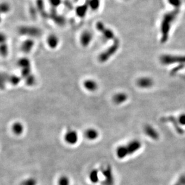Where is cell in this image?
I'll list each match as a JSON object with an SVG mask.
<instances>
[{"label": "cell", "instance_id": "1", "mask_svg": "<svg viewBox=\"0 0 185 185\" xmlns=\"http://www.w3.org/2000/svg\"><path fill=\"white\" fill-rule=\"evenodd\" d=\"M142 146V143L139 140L135 139L130 141L125 145H121L116 150V156L123 159L129 155H132L139 150Z\"/></svg>", "mask_w": 185, "mask_h": 185}, {"label": "cell", "instance_id": "2", "mask_svg": "<svg viewBox=\"0 0 185 185\" xmlns=\"http://www.w3.org/2000/svg\"><path fill=\"white\" fill-rule=\"evenodd\" d=\"M178 10H174L171 12L166 13L162 19L161 22V34H162V41L165 42L167 40L168 37L169 32L171 27V24L174 21L178 15Z\"/></svg>", "mask_w": 185, "mask_h": 185}, {"label": "cell", "instance_id": "3", "mask_svg": "<svg viewBox=\"0 0 185 185\" xmlns=\"http://www.w3.org/2000/svg\"><path fill=\"white\" fill-rule=\"evenodd\" d=\"M120 46V41L117 38L114 40L113 43L108 47L107 49L103 51L98 56V60L100 63H104L110 59L118 50Z\"/></svg>", "mask_w": 185, "mask_h": 185}, {"label": "cell", "instance_id": "4", "mask_svg": "<svg viewBox=\"0 0 185 185\" xmlns=\"http://www.w3.org/2000/svg\"><path fill=\"white\" fill-rule=\"evenodd\" d=\"M100 171L103 177V185H114V178L111 165H106L101 167Z\"/></svg>", "mask_w": 185, "mask_h": 185}, {"label": "cell", "instance_id": "5", "mask_svg": "<svg viewBox=\"0 0 185 185\" xmlns=\"http://www.w3.org/2000/svg\"><path fill=\"white\" fill-rule=\"evenodd\" d=\"M161 63L164 65H170L175 63H185V56L171 55H162L160 58Z\"/></svg>", "mask_w": 185, "mask_h": 185}, {"label": "cell", "instance_id": "6", "mask_svg": "<svg viewBox=\"0 0 185 185\" xmlns=\"http://www.w3.org/2000/svg\"><path fill=\"white\" fill-rule=\"evenodd\" d=\"M96 27L98 31H99L103 34L105 38L107 40H113L117 38L114 32L110 28H107L103 22H98L96 24Z\"/></svg>", "mask_w": 185, "mask_h": 185}, {"label": "cell", "instance_id": "7", "mask_svg": "<svg viewBox=\"0 0 185 185\" xmlns=\"http://www.w3.org/2000/svg\"><path fill=\"white\" fill-rule=\"evenodd\" d=\"M64 139L67 144L75 145L79 141V134L76 130L69 129L65 133Z\"/></svg>", "mask_w": 185, "mask_h": 185}, {"label": "cell", "instance_id": "8", "mask_svg": "<svg viewBox=\"0 0 185 185\" xmlns=\"http://www.w3.org/2000/svg\"><path fill=\"white\" fill-rule=\"evenodd\" d=\"M161 120L164 122H170L172 123L175 130L180 135H183L184 134V130L181 128V125L179 124L178 120L172 116H169L167 117H164L161 119Z\"/></svg>", "mask_w": 185, "mask_h": 185}, {"label": "cell", "instance_id": "9", "mask_svg": "<svg viewBox=\"0 0 185 185\" xmlns=\"http://www.w3.org/2000/svg\"><path fill=\"white\" fill-rule=\"evenodd\" d=\"M143 131L145 134L150 138L152 140L157 141L159 139V133L153 128L152 125L147 124L144 127Z\"/></svg>", "mask_w": 185, "mask_h": 185}, {"label": "cell", "instance_id": "10", "mask_svg": "<svg viewBox=\"0 0 185 185\" xmlns=\"http://www.w3.org/2000/svg\"><path fill=\"white\" fill-rule=\"evenodd\" d=\"M19 32L23 35L29 36H38L40 34V31L37 28L32 27H23L20 28Z\"/></svg>", "mask_w": 185, "mask_h": 185}, {"label": "cell", "instance_id": "11", "mask_svg": "<svg viewBox=\"0 0 185 185\" xmlns=\"http://www.w3.org/2000/svg\"><path fill=\"white\" fill-rule=\"evenodd\" d=\"M92 34L90 31H83L80 37V43L83 47H87L92 42Z\"/></svg>", "mask_w": 185, "mask_h": 185}, {"label": "cell", "instance_id": "12", "mask_svg": "<svg viewBox=\"0 0 185 185\" xmlns=\"http://www.w3.org/2000/svg\"><path fill=\"white\" fill-rule=\"evenodd\" d=\"M128 98V96L126 93L118 92L114 94L112 98L113 102L116 105H120L125 102Z\"/></svg>", "mask_w": 185, "mask_h": 185}, {"label": "cell", "instance_id": "13", "mask_svg": "<svg viewBox=\"0 0 185 185\" xmlns=\"http://www.w3.org/2000/svg\"><path fill=\"white\" fill-rule=\"evenodd\" d=\"M84 88L89 92H95L98 88V83L94 79H86L83 83Z\"/></svg>", "mask_w": 185, "mask_h": 185}, {"label": "cell", "instance_id": "14", "mask_svg": "<svg viewBox=\"0 0 185 185\" xmlns=\"http://www.w3.org/2000/svg\"><path fill=\"white\" fill-rule=\"evenodd\" d=\"M84 136L88 140L94 141L99 137L100 133L97 129L94 128H89L85 131Z\"/></svg>", "mask_w": 185, "mask_h": 185}, {"label": "cell", "instance_id": "15", "mask_svg": "<svg viewBox=\"0 0 185 185\" xmlns=\"http://www.w3.org/2000/svg\"><path fill=\"white\" fill-rule=\"evenodd\" d=\"M137 85L144 89H147L151 88L153 85V80L149 77H142L137 80Z\"/></svg>", "mask_w": 185, "mask_h": 185}, {"label": "cell", "instance_id": "16", "mask_svg": "<svg viewBox=\"0 0 185 185\" xmlns=\"http://www.w3.org/2000/svg\"><path fill=\"white\" fill-rule=\"evenodd\" d=\"M12 130L16 136H21L24 131V126L21 122L17 121L13 123Z\"/></svg>", "mask_w": 185, "mask_h": 185}, {"label": "cell", "instance_id": "17", "mask_svg": "<svg viewBox=\"0 0 185 185\" xmlns=\"http://www.w3.org/2000/svg\"><path fill=\"white\" fill-rule=\"evenodd\" d=\"M59 43V38L55 34L50 35L47 38V44L51 49H55Z\"/></svg>", "mask_w": 185, "mask_h": 185}, {"label": "cell", "instance_id": "18", "mask_svg": "<svg viewBox=\"0 0 185 185\" xmlns=\"http://www.w3.org/2000/svg\"><path fill=\"white\" fill-rule=\"evenodd\" d=\"M100 171L97 168L92 169L89 174V178L91 183H97L100 180Z\"/></svg>", "mask_w": 185, "mask_h": 185}, {"label": "cell", "instance_id": "19", "mask_svg": "<svg viewBox=\"0 0 185 185\" xmlns=\"http://www.w3.org/2000/svg\"><path fill=\"white\" fill-rule=\"evenodd\" d=\"M34 46V42L31 39H28L23 42L21 46V49L24 53H29L32 49Z\"/></svg>", "mask_w": 185, "mask_h": 185}, {"label": "cell", "instance_id": "20", "mask_svg": "<svg viewBox=\"0 0 185 185\" xmlns=\"http://www.w3.org/2000/svg\"><path fill=\"white\" fill-rule=\"evenodd\" d=\"M89 7L88 3H86L85 4H84L82 6H79L76 8V14L79 16V17H84L86 15V13H87L88 11V8Z\"/></svg>", "mask_w": 185, "mask_h": 185}, {"label": "cell", "instance_id": "21", "mask_svg": "<svg viewBox=\"0 0 185 185\" xmlns=\"http://www.w3.org/2000/svg\"><path fill=\"white\" fill-rule=\"evenodd\" d=\"M18 66L20 67L22 69H27V68H30L31 67V63L29 59L26 57L22 58L19 60L18 61Z\"/></svg>", "mask_w": 185, "mask_h": 185}, {"label": "cell", "instance_id": "22", "mask_svg": "<svg viewBox=\"0 0 185 185\" xmlns=\"http://www.w3.org/2000/svg\"><path fill=\"white\" fill-rule=\"evenodd\" d=\"M38 181L36 178L35 177H28L24 180L21 183V185H37Z\"/></svg>", "mask_w": 185, "mask_h": 185}, {"label": "cell", "instance_id": "23", "mask_svg": "<svg viewBox=\"0 0 185 185\" xmlns=\"http://www.w3.org/2000/svg\"><path fill=\"white\" fill-rule=\"evenodd\" d=\"M57 184L58 185H71L70 180L69 177L67 175H61L58 178Z\"/></svg>", "mask_w": 185, "mask_h": 185}, {"label": "cell", "instance_id": "24", "mask_svg": "<svg viewBox=\"0 0 185 185\" xmlns=\"http://www.w3.org/2000/svg\"><path fill=\"white\" fill-rule=\"evenodd\" d=\"M89 6L93 10H97L100 5V0H87Z\"/></svg>", "mask_w": 185, "mask_h": 185}, {"label": "cell", "instance_id": "25", "mask_svg": "<svg viewBox=\"0 0 185 185\" xmlns=\"http://www.w3.org/2000/svg\"><path fill=\"white\" fill-rule=\"evenodd\" d=\"M168 1L170 5L176 8V9H178V8H179L181 5L182 0H168Z\"/></svg>", "mask_w": 185, "mask_h": 185}, {"label": "cell", "instance_id": "26", "mask_svg": "<svg viewBox=\"0 0 185 185\" xmlns=\"http://www.w3.org/2000/svg\"><path fill=\"white\" fill-rule=\"evenodd\" d=\"M49 2L50 6L55 9L59 7L63 1L62 0H49Z\"/></svg>", "mask_w": 185, "mask_h": 185}, {"label": "cell", "instance_id": "27", "mask_svg": "<svg viewBox=\"0 0 185 185\" xmlns=\"http://www.w3.org/2000/svg\"><path fill=\"white\" fill-rule=\"evenodd\" d=\"M20 80H21L20 77L17 76H15V75L12 76L10 77V82L13 85H17L19 83H20Z\"/></svg>", "mask_w": 185, "mask_h": 185}, {"label": "cell", "instance_id": "28", "mask_svg": "<svg viewBox=\"0 0 185 185\" xmlns=\"http://www.w3.org/2000/svg\"><path fill=\"white\" fill-rule=\"evenodd\" d=\"M178 122L181 126H185V113L181 114L178 117Z\"/></svg>", "mask_w": 185, "mask_h": 185}, {"label": "cell", "instance_id": "29", "mask_svg": "<svg viewBox=\"0 0 185 185\" xmlns=\"http://www.w3.org/2000/svg\"><path fill=\"white\" fill-rule=\"evenodd\" d=\"M1 9L2 13H7L10 10V5L7 3H2L1 5Z\"/></svg>", "mask_w": 185, "mask_h": 185}, {"label": "cell", "instance_id": "30", "mask_svg": "<svg viewBox=\"0 0 185 185\" xmlns=\"http://www.w3.org/2000/svg\"><path fill=\"white\" fill-rule=\"evenodd\" d=\"M1 43H4V44H3V43H2L1 45V55L3 56H6L8 53V47L7 46L6 44V42H1Z\"/></svg>", "mask_w": 185, "mask_h": 185}, {"label": "cell", "instance_id": "31", "mask_svg": "<svg viewBox=\"0 0 185 185\" xmlns=\"http://www.w3.org/2000/svg\"><path fill=\"white\" fill-rule=\"evenodd\" d=\"M178 182L180 185H185V175H182L178 178Z\"/></svg>", "mask_w": 185, "mask_h": 185}, {"label": "cell", "instance_id": "32", "mask_svg": "<svg viewBox=\"0 0 185 185\" xmlns=\"http://www.w3.org/2000/svg\"><path fill=\"white\" fill-rule=\"evenodd\" d=\"M174 185H180V183H178V182L177 181V183H175V184Z\"/></svg>", "mask_w": 185, "mask_h": 185}]
</instances>
